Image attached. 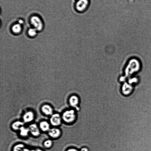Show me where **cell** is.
I'll use <instances>...</instances> for the list:
<instances>
[{"mask_svg":"<svg viewBox=\"0 0 151 151\" xmlns=\"http://www.w3.org/2000/svg\"><path fill=\"white\" fill-rule=\"evenodd\" d=\"M52 142L50 140H46L44 143V146L46 148H50L52 146Z\"/></svg>","mask_w":151,"mask_h":151,"instance_id":"cell-18","label":"cell"},{"mask_svg":"<svg viewBox=\"0 0 151 151\" xmlns=\"http://www.w3.org/2000/svg\"><path fill=\"white\" fill-rule=\"evenodd\" d=\"M43 112L47 115H51L53 113V109L49 105H45L43 106L42 108Z\"/></svg>","mask_w":151,"mask_h":151,"instance_id":"cell-11","label":"cell"},{"mask_svg":"<svg viewBox=\"0 0 151 151\" xmlns=\"http://www.w3.org/2000/svg\"><path fill=\"white\" fill-rule=\"evenodd\" d=\"M13 32L15 34H19L22 30L20 24L14 25L12 29Z\"/></svg>","mask_w":151,"mask_h":151,"instance_id":"cell-14","label":"cell"},{"mask_svg":"<svg viewBox=\"0 0 151 151\" xmlns=\"http://www.w3.org/2000/svg\"><path fill=\"white\" fill-rule=\"evenodd\" d=\"M31 23L34 28L37 31H41L43 29V24L41 20L37 16H34L31 18Z\"/></svg>","mask_w":151,"mask_h":151,"instance_id":"cell-5","label":"cell"},{"mask_svg":"<svg viewBox=\"0 0 151 151\" xmlns=\"http://www.w3.org/2000/svg\"><path fill=\"white\" fill-rule=\"evenodd\" d=\"M23 22V21L21 20H20L19 21V23L20 24H22Z\"/></svg>","mask_w":151,"mask_h":151,"instance_id":"cell-22","label":"cell"},{"mask_svg":"<svg viewBox=\"0 0 151 151\" xmlns=\"http://www.w3.org/2000/svg\"><path fill=\"white\" fill-rule=\"evenodd\" d=\"M135 90L134 87L127 82H125L123 85L121 92L123 96L128 97L131 95Z\"/></svg>","mask_w":151,"mask_h":151,"instance_id":"cell-3","label":"cell"},{"mask_svg":"<svg viewBox=\"0 0 151 151\" xmlns=\"http://www.w3.org/2000/svg\"><path fill=\"white\" fill-rule=\"evenodd\" d=\"M80 151H89V150L88 148L86 147H84L81 149Z\"/></svg>","mask_w":151,"mask_h":151,"instance_id":"cell-19","label":"cell"},{"mask_svg":"<svg viewBox=\"0 0 151 151\" xmlns=\"http://www.w3.org/2000/svg\"><path fill=\"white\" fill-rule=\"evenodd\" d=\"M28 129L29 131L34 136H38L40 134V131L36 124L31 125Z\"/></svg>","mask_w":151,"mask_h":151,"instance_id":"cell-8","label":"cell"},{"mask_svg":"<svg viewBox=\"0 0 151 151\" xmlns=\"http://www.w3.org/2000/svg\"><path fill=\"white\" fill-rule=\"evenodd\" d=\"M20 130L21 136L23 137H26L28 136V133L30 132L28 128H26L23 126L21 127Z\"/></svg>","mask_w":151,"mask_h":151,"instance_id":"cell-15","label":"cell"},{"mask_svg":"<svg viewBox=\"0 0 151 151\" xmlns=\"http://www.w3.org/2000/svg\"><path fill=\"white\" fill-rule=\"evenodd\" d=\"M88 4L87 0H79L76 5V9L78 11H83L87 8Z\"/></svg>","mask_w":151,"mask_h":151,"instance_id":"cell-7","label":"cell"},{"mask_svg":"<svg viewBox=\"0 0 151 151\" xmlns=\"http://www.w3.org/2000/svg\"><path fill=\"white\" fill-rule=\"evenodd\" d=\"M67 151H79L77 149L74 148H71L68 149Z\"/></svg>","mask_w":151,"mask_h":151,"instance_id":"cell-20","label":"cell"},{"mask_svg":"<svg viewBox=\"0 0 151 151\" xmlns=\"http://www.w3.org/2000/svg\"><path fill=\"white\" fill-rule=\"evenodd\" d=\"M34 113L31 111L26 113L23 116V120L26 123H29L32 121L34 119Z\"/></svg>","mask_w":151,"mask_h":151,"instance_id":"cell-9","label":"cell"},{"mask_svg":"<svg viewBox=\"0 0 151 151\" xmlns=\"http://www.w3.org/2000/svg\"><path fill=\"white\" fill-rule=\"evenodd\" d=\"M41 129L43 131L45 132L50 130V125L48 122L46 121L41 122L40 124Z\"/></svg>","mask_w":151,"mask_h":151,"instance_id":"cell-12","label":"cell"},{"mask_svg":"<svg viewBox=\"0 0 151 151\" xmlns=\"http://www.w3.org/2000/svg\"><path fill=\"white\" fill-rule=\"evenodd\" d=\"M24 149V145L20 144L15 146L13 148V151H23Z\"/></svg>","mask_w":151,"mask_h":151,"instance_id":"cell-16","label":"cell"},{"mask_svg":"<svg viewBox=\"0 0 151 151\" xmlns=\"http://www.w3.org/2000/svg\"><path fill=\"white\" fill-rule=\"evenodd\" d=\"M35 151H44L41 149H37L35 150Z\"/></svg>","mask_w":151,"mask_h":151,"instance_id":"cell-23","label":"cell"},{"mask_svg":"<svg viewBox=\"0 0 151 151\" xmlns=\"http://www.w3.org/2000/svg\"><path fill=\"white\" fill-rule=\"evenodd\" d=\"M23 123L20 121H17L14 123L12 125L13 129L15 130H20L21 127L23 126Z\"/></svg>","mask_w":151,"mask_h":151,"instance_id":"cell-13","label":"cell"},{"mask_svg":"<svg viewBox=\"0 0 151 151\" xmlns=\"http://www.w3.org/2000/svg\"><path fill=\"white\" fill-rule=\"evenodd\" d=\"M50 121L51 125L54 126H57L61 123V119L60 115L59 114L53 115L50 118Z\"/></svg>","mask_w":151,"mask_h":151,"instance_id":"cell-6","label":"cell"},{"mask_svg":"<svg viewBox=\"0 0 151 151\" xmlns=\"http://www.w3.org/2000/svg\"><path fill=\"white\" fill-rule=\"evenodd\" d=\"M23 151H35V150H30L28 149L25 148L24 150Z\"/></svg>","mask_w":151,"mask_h":151,"instance_id":"cell-21","label":"cell"},{"mask_svg":"<svg viewBox=\"0 0 151 151\" xmlns=\"http://www.w3.org/2000/svg\"><path fill=\"white\" fill-rule=\"evenodd\" d=\"M37 31V30L34 28H31L29 30L28 34L30 36L34 37L36 35Z\"/></svg>","mask_w":151,"mask_h":151,"instance_id":"cell-17","label":"cell"},{"mask_svg":"<svg viewBox=\"0 0 151 151\" xmlns=\"http://www.w3.org/2000/svg\"><path fill=\"white\" fill-rule=\"evenodd\" d=\"M77 117V113L75 109L66 110L62 116L63 121L68 124H74L76 121Z\"/></svg>","mask_w":151,"mask_h":151,"instance_id":"cell-2","label":"cell"},{"mask_svg":"<svg viewBox=\"0 0 151 151\" xmlns=\"http://www.w3.org/2000/svg\"><path fill=\"white\" fill-rule=\"evenodd\" d=\"M69 105L76 111L80 109V98L76 95H71L69 99Z\"/></svg>","mask_w":151,"mask_h":151,"instance_id":"cell-4","label":"cell"},{"mask_svg":"<svg viewBox=\"0 0 151 151\" xmlns=\"http://www.w3.org/2000/svg\"><path fill=\"white\" fill-rule=\"evenodd\" d=\"M126 65L125 71V76L127 79L138 74L141 70L142 63L137 58H131L128 61Z\"/></svg>","mask_w":151,"mask_h":151,"instance_id":"cell-1","label":"cell"},{"mask_svg":"<svg viewBox=\"0 0 151 151\" xmlns=\"http://www.w3.org/2000/svg\"><path fill=\"white\" fill-rule=\"evenodd\" d=\"M49 136L53 138L59 137L61 134L60 130L57 128H53L50 129L49 131Z\"/></svg>","mask_w":151,"mask_h":151,"instance_id":"cell-10","label":"cell"}]
</instances>
